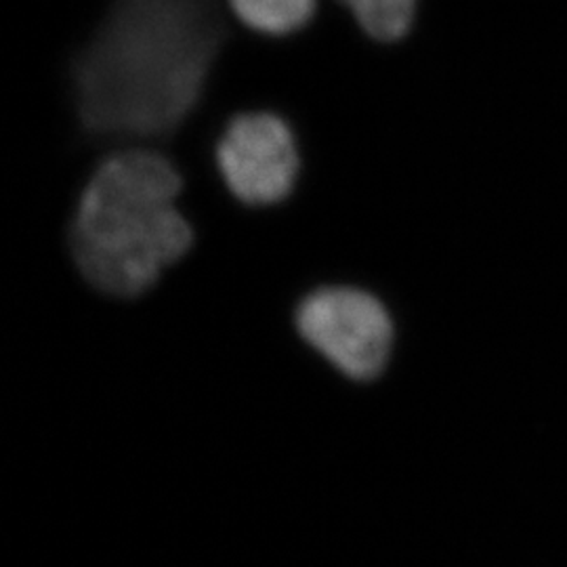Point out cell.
Segmentation results:
<instances>
[{
	"instance_id": "obj_3",
	"label": "cell",
	"mask_w": 567,
	"mask_h": 567,
	"mask_svg": "<svg viewBox=\"0 0 567 567\" xmlns=\"http://www.w3.org/2000/svg\"><path fill=\"white\" fill-rule=\"evenodd\" d=\"M295 324L307 344L353 381L377 379L389 362L393 324L385 305L349 286H330L307 295Z\"/></svg>"
},
{
	"instance_id": "obj_5",
	"label": "cell",
	"mask_w": 567,
	"mask_h": 567,
	"mask_svg": "<svg viewBox=\"0 0 567 567\" xmlns=\"http://www.w3.org/2000/svg\"><path fill=\"white\" fill-rule=\"evenodd\" d=\"M246 28L267 37H286L316 16L318 0H227Z\"/></svg>"
},
{
	"instance_id": "obj_2",
	"label": "cell",
	"mask_w": 567,
	"mask_h": 567,
	"mask_svg": "<svg viewBox=\"0 0 567 567\" xmlns=\"http://www.w3.org/2000/svg\"><path fill=\"white\" fill-rule=\"evenodd\" d=\"M183 179L163 154L122 150L86 183L70 225V252L97 292L135 299L194 244L175 206Z\"/></svg>"
},
{
	"instance_id": "obj_4",
	"label": "cell",
	"mask_w": 567,
	"mask_h": 567,
	"mask_svg": "<svg viewBox=\"0 0 567 567\" xmlns=\"http://www.w3.org/2000/svg\"><path fill=\"white\" fill-rule=\"evenodd\" d=\"M217 163L229 192L246 206L282 203L299 177L301 158L290 126L276 114H240L227 124Z\"/></svg>"
},
{
	"instance_id": "obj_1",
	"label": "cell",
	"mask_w": 567,
	"mask_h": 567,
	"mask_svg": "<svg viewBox=\"0 0 567 567\" xmlns=\"http://www.w3.org/2000/svg\"><path fill=\"white\" fill-rule=\"evenodd\" d=\"M229 28L219 0H116L72 61V97L93 142H164L203 100Z\"/></svg>"
},
{
	"instance_id": "obj_6",
	"label": "cell",
	"mask_w": 567,
	"mask_h": 567,
	"mask_svg": "<svg viewBox=\"0 0 567 567\" xmlns=\"http://www.w3.org/2000/svg\"><path fill=\"white\" fill-rule=\"evenodd\" d=\"M353 13L358 25L379 42L402 41L410 32L416 0H341Z\"/></svg>"
}]
</instances>
